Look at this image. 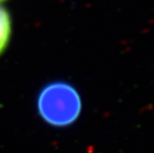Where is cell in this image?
Returning a JSON list of instances; mask_svg holds the SVG:
<instances>
[{
  "label": "cell",
  "mask_w": 154,
  "mask_h": 153,
  "mask_svg": "<svg viewBox=\"0 0 154 153\" xmlns=\"http://www.w3.org/2000/svg\"><path fill=\"white\" fill-rule=\"evenodd\" d=\"M36 108L38 115L46 124L66 128L76 123L82 114V95L69 82H50L38 92Z\"/></svg>",
  "instance_id": "1"
},
{
  "label": "cell",
  "mask_w": 154,
  "mask_h": 153,
  "mask_svg": "<svg viewBox=\"0 0 154 153\" xmlns=\"http://www.w3.org/2000/svg\"><path fill=\"white\" fill-rule=\"evenodd\" d=\"M12 34V22L8 11L0 6V56L9 45Z\"/></svg>",
  "instance_id": "2"
},
{
  "label": "cell",
  "mask_w": 154,
  "mask_h": 153,
  "mask_svg": "<svg viewBox=\"0 0 154 153\" xmlns=\"http://www.w3.org/2000/svg\"><path fill=\"white\" fill-rule=\"evenodd\" d=\"M0 1H3V0H0Z\"/></svg>",
  "instance_id": "3"
}]
</instances>
